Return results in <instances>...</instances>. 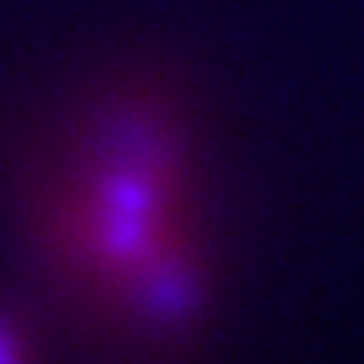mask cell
Listing matches in <instances>:
<instances>
[{"label": "cell", "mask_w": 364, "mask_h": 364, "mask_svg": "<svg viewBox=\"0 0 364 364\" xmlns=\"http://www.w3.org/2000/svg\"><path fill=\"white\" fill-rule=\"evenodd\" d=\"M8 213L50 294L93 333L171 337L205 275L182 112L144 77H90L16 120Z\"/></svg>", "instance_id": "obj_1"}, {"label": "cell", "mask_w": 364, "mask_h": 364, "mask_svg": "<svg viewBox=\"0 0 364 364\" xmlns=\"http://www.w3.org/2000/svg\"><path fill=\"white\" fill-rule=\"evenodd\" d=\"M16 357H28V333L16 318L0 314V360H16Z\"/></svg>", "instance_id": "obj_2"}]
</instances>
